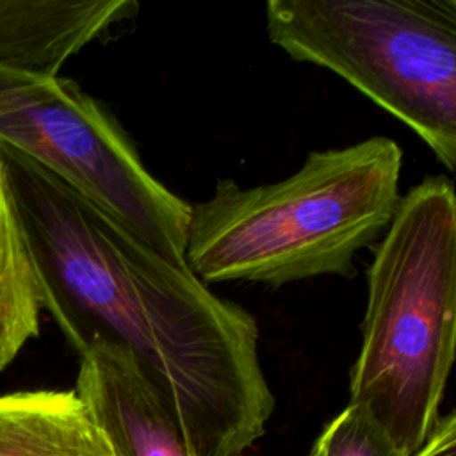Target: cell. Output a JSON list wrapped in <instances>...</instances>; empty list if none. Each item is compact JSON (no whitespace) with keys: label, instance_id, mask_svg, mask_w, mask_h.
<instances>
[{"label":"cell","instance_id":"2","mask_svg":"<svg viewBox=\"0 0 456 456\" xmlns=\"http://www.w3.org/2000/svg\"><path fill=\"white\" fill-rule=\"evenodd\" d=\"M401 146L374 135L310 151L290 176L255 187L223 178L191 205L185 264L203 283L281 287L353 276L356 253L387 232L399 203Z\"/></svg>","mask_w":456,"mask_h":456},{"label":"cell","instance_id":"1","mask_svg":"<svg viewBox=\"0 0 456 456\" xmlns=\"http://www.w3.org/2000/svg\"><path fill=\"white\" fill-rule=\"evenodd\" d=\"M0 164L43 310L73 349L98 340L126 349L191 456H240L253 445L274 408L255 317L4 142Z\"/></svg>","mask_w":456,"mask_h":456},{"label":"cell","instance_id":"12","mask_svg":"<svg viewBox=\"0 0 456 456\" xmlns=\"http://www.w3.org/2000/svg\"><path fill=\"white\" fill-rule=\"evenodd\" d=\"M93 456H112V451L110 447L107 445L105 438L102 436V433L96 429V442H94V451H93Z\"/></svg>","mask_w":456,"mask_h":456},{"label":"cell","instance_id":"8","mask_svg":"<svg viewBox=\"0 0 456 456\" xmlns=\"http://www.w3.org/2000/svg\"><path fill=\"white\" fill-rule=\"evenodd\" d=\"M96 428L75 392L0 395V456H93Z\"/></svg>","mask_w":456,"mask_h":456},{"label":"cell","instance_id":"3","mask_svg":"<svg viewBox=\"0 0 456 456\" xmlns=\"http://www.w3.org/2000/svg\"><path fill=\"white\" fill-rule=\"evenodd\" d=\"M454 360L456 187L436 175L399 198L374 248L349 404L411 456L438 424Z\"/></svg>","mask_w":456,"mask_h":456},{"label":"cell","instance_id":"11","mask_svg":"<svg viewBox=\"0 0 456 456\" xmlns=\"http://www.w3.org/2000/svg\"><path fill=\"white\" fill-rule=\"evenodd\" d=\"M411 456H456V411L438 420L429 438Z\"/></svg>","mask_w":456,"mask_h":456},{"label":"cell","instance_id":"13","mask_svg":"<svg viewBox=\"0 0 456 456\" xmlns=\"http://www.w3.org/2000/svg\"><path fill=\"white\" fill-rule=\"evenodd\" d=\"M308 456H314V454H312V452H310V454H308Z\"/></svg>","mask_w":456,"mask_h":456},{"label":"cell","instance_id":"9","mask_svg":"<svg viewBox=\"0 0 456 456\" xmlns=\"http://www.w3.org/2000/svg\"><path fill=\"white\" fill-rule=\"evenodd\" d=\"M39 281L0 164V372L39 333Z\"/></svg>","mask_w":456,"mask_h":456},{"label":"cell","instance_id":"5","mask_svg":"<svg viewBox=\"0 0 456 456\" xmlns=\"http://www.w3.org/2000/svg\"><path fill=\"white\" fill-rule=\"evenodd\" d=\"M0 142L116 217L162 258L187 265L191 205L144 167L121 126L77 82L0 68Z\"/></svg>","mask_w":456,"mask_h":456},{"label":"cell","instance_id":"7","mask_svg":"<svg viewBox=\"0 0 456 456\" xmlns=\"http://www.w3.org/2000/svg\"><path fill=\"white\" fill-rule=\"evenodd\" d=\"M137 9L134 0H0V68L59 75Z\"/></svg>","mask_w":456,"mask_h":456},{"label":"cell","instance_id":"4","mask_svg":"<svg viewBox=\"0 0 456 456\" xmlns=\"http://www.w3.org/2000/svg\"><path fill=\"white\" fill-rule=\"evenodd\" d=\"M265 28L290 59L408 125L456 175V0H271Z\"/></svg>","mask_w":456,"mask_h":456},{"label":"cell","instance_id":"6","mask_svg":"<svg viewBox=\"0 0 456 456\" xmlns=\"http://www.w3.org/2000/svg\"><path fill=\"white\" fill-rule=\"evenodd\" d=\"M78 356L75 394L112 456H191L182 431L126 349L98 340Z\"/></svg>","mask_w":456,"mask_h":456},{"label":"cell","instance_id":"10","mask_svg":"<svg viewBox=\"0 0 456 456\" xmlns=\"http://www.w3.org/2000/svg\"><path fill=\"white\" fill-rule=\"evenodd\" d=\"M314 456H403L383 429L358 406L347 404L319 435Z\"/></svg>","mask_w":456,"mask_h":456}]
</instances>
